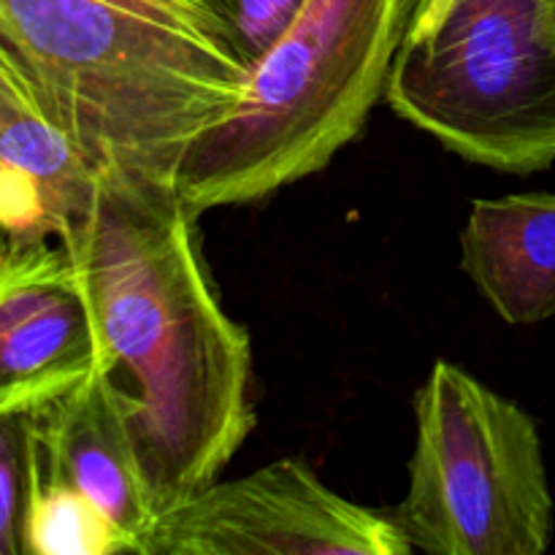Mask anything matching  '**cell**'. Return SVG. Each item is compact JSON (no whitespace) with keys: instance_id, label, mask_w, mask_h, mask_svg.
<instances>
[{"instance_id":"6da1fadb","label":"cell","mask_w":555,"mask_h":555,"mask_svg":"<svg viewBox=\"0 0 555 555\" xmlns=\"http://www.w3.org/2000/svg\"><path fill=\"white\" fill-rule=\"evenodd\" d=\"M177 182L101 168L60 244L157 515L211 486L255 426L253 350L222 309Z\"/></svg>"},{"instance_id":"7a4b0ae2","label":"cell","mask_w":555,"mask_h":555,"mask_svg":"<svg viewBox=\"0 0 555 555\" xmlns=\"http://www.w3.org/2000/svg\"><path fill=\"white\" fill-rule=\"evenodd\" d=\"M0 41L98 168L171 182L249 85L204 0H0Z\"/></svg>"},{"instance_id":"3957f363","label":"cell","mask_w":555,"mask_h":555,"mask_svg":"<svg viewBox=\"0 0 555 555\" xmlns=\"http://www.w3.org/2000/svg\"><path fill=\"white\" fill-rule=\"evenodd\" d=\"M410 0H307L249 70L242 103L188 150L184 204L204 215L323 171L383 101Z\"/></svg>"},{"instance_id":"277c9868","label":"cell","mask_w":555,"mask_h":555,"mask_svg":"<svg viewBox=\"0 0 555 555\" xmlns=\"http://www.w3.org/2000/svg\"><path fill=\"white\" fill-rule=\"evenodd\" d=\"M383 101L464 160L555 163V41L540 0H410Z\"/></svg>"},{"instance_id":"5b68a950","label":"cell","mask_w":555,"mask_h":555,"mask_svg":"<svg viewBox=\"0 0 555 555\" xmlns=\"http://www.w3.org/2000/svg\"><path fill=\"white\" fill-rule=\"evenodd\" d=\"M553 493L534 417L448 361L415 396L410 486L393 524L431 555H542Z\"/></svg>"},{"instance_id":"8992f818","label":"cell","mask_w":555,"mask_h":555,"mask_svg":"<svg viewBox=\"0 0 555 555\" xmlns=\"http://www.w3.org/2000/svg\"><path fill=\"white\" fill-rule=\"evenodd\" d=\"M390 515L331 491L304 459L215 480L157 515L141 555H406Z\"/></svg>"},{"instance_id":"52a82bcc","label":"cell","mask_w":555,"mask_h":555,"mask_svg":"<svg viewBox=\"0 0 555 555\" xmlns=\"http://www.w3.org/2000/svg\"><path fill=\"white\" fill-rule=\"evenodd\" d=\"M98 366L95 328L63 244L0 258V410L43 406Z\"/></svg>"},{"instance_id":"ba28073f","label":"cell","mask_w":555,"mask_h":555,"mask_svg":"<svg viewBox=\"0 0 555 555\" xmlns=\"http://www.w3.org/2000/svg\"><path fill=\"white\" fill-rule=\"evenodd\" d=\"M90 155L49 114L30 76L0 41V242H63L98 188Z\"/></svg>"},{"instance_id":"9c48e42d","label":"cell","mask_w":555,"mask_h":555,"mask_svg":"<svg viewBox=\"0 0 555 555\" xmlns=\"http://www.w3.org/2000/svg\"><path fill=\"white\" fill-rule=\"evenodd\" d=\"M38 477L74 488L141 555L157 520L112 379L92 369L38 410Z\"/></svg>"},{"instance_id":"30bf717a","label":"cell","mask_w":555,"mask_h":555,"mask_svg":"<svg viewBox=\"0 0 555 555\" xmlns=\"http://www.w3.org/2000/svg\"><path fill=\"white\" fill-rule=\"evenodd\" d=\"M461 269L509 325L555 314V193L477 198L461 231Z\"/></svg>"},{"instance_id":"8fae6325","label":"cell","mask_w":555,"mask_h":555,"mask_svg":"<svg viewBox=\"0 0 555 555\" xmlns=\"http://www.w3.org/2000/svg\"><path fill=\"white\" fill-rule=\"evenodd\" d=\"M125 537L74 488L38 477L27 515V555H119Z\"/></svg>"},{"instance_id":"7c38bea8","label":"cell","mask_w":555,"mask_h":555,"mask_svg":"<svg viewBox=\"0 0 555 555\" xmlns=\"http://www.w3.org/2000/svg\"><path fill=\"white\" fill-rule=\"evenodd\" d=\"M38 410H0V555H27V515L38 480Z\"/></svg>"},{"instance_id":"4fadbf2b","label":"cell","mask_w":555,"mask_h":555,"mask_svg":"<svg viewBox=\"0 0 555 555\" xmlns=\"http://www.w3.org/2000/svg\"><path fill=\"white\" fill-rule=\"evenodd\" d=\"M225 33L228 47L253 70L282 33L293 25L307 0H204Z\"/></svg>"},{"instance_id":"5bb4252c","label":"cell","mask_w":555,"mask_h":555,"mask_svg":"<svg viewBox=\"0 0 555 555\" xmlns=\"http://www.w3.org/2000/svg\"><path fill=\"white\" fill-rule=\"evenodd\" d=\"M542 5V16H545V25L551 30L553 41H555V0H540Z\"/></svg>"},{"instance_id":"9a60e30c","label":"cell","mask_w":555,"mask_h":555,"mask_svg":"<svg viewBox=\"0 0 555 555\" xmlns=\"http://www.w3.org/2000/svg\"><path fill=\"white\" fill-rule=\"evenodd\" d=\"M3 253H5V247H3V242H0V258H3Z\"/></svg>"}]
</instances>
